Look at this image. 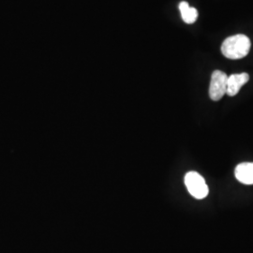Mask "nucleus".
Segmentation results:
<instances>
[{"instance_id":"1","label":"nucleus","mask_w":253,"mask_h":253,"mask_svg":"<svg viewBox=\"0 0 253 253\" xmlns=\"http://www.w3.org/2000/svg\"><path fill=\"white\" fill-rule=\"evenodd\" d=\"M252 42L249 37L238 34L228 37L222 42L221 53L229 59H241L250 53Z\"/></svg>"},{"instance_id":"2","label":"nucleus","mask_w":253,"mask_h":253,"mask_svg":"<svg viewBox=\"0 0 253 253\" xmlns=\"http://www.w3.org/2000/svg\"><path fill=\"white\" fill-rule=\"evenodd\" d=\"M185 185L191 196L202 200L208 195V185L205 178L196 172H189L185 175Z\"/></svg>"},{"instance_id":"3","label":"nucleus","mask_w":253,"mask_h":253,"mask_svg":"<svg viewBox=\"0 0 253 253\" xmlns=\"http://www.w3.org/2000/svg\"><path fill=\"white\" fill-rule=\"evenodd\" d=\"M227 80L228 75L221 71H215L212 73L209 86V96L211 100L217 101L222 99L226 94Z\"/></svg>"},{"instance_id":"4","label":"nucleus","mask_w":253,"mask_h":253,"mask_svg":"<svg viewBox=\"0 0 253 253\" xmlns=\"http://www.w3.org/2000/svg\"><path fill=\"white\" fill-rule=\"evenodd\" d=\"M249 80H250V75L246 73L232 74L231 76H228L227 95L230 97L235 96L240 91L241 87L249 82Z\"/></svg>"},{"instance_id":"5","label":"nucleus","mask_w":253,"mask_h":253,"mask_svg":"<svg viewBox=\"0 0 253 253\" xmlns=\"http://www.w3.org/2000/svg\"><path fill=\"white\" fill-rule=\"evenodd\" d=\"M236 179L245 185H253V163L238 164L235 168Z\"/></svg>"},{"instance_id":"6","label":"nucleus","mask_w":253,"mask_h":253,"mask_svg":"<svg viewBox=\"0 0 253 253\" xmlns=\"http://www.w3.org/2000/svg\"><path fill=\"white\" fill-rule=\"evenodd\" d=\"M181 17L187 24H193L198 18V11L195 8H191L188 2L182 1L179 4Z\"/></svg>"}]
</instances>
